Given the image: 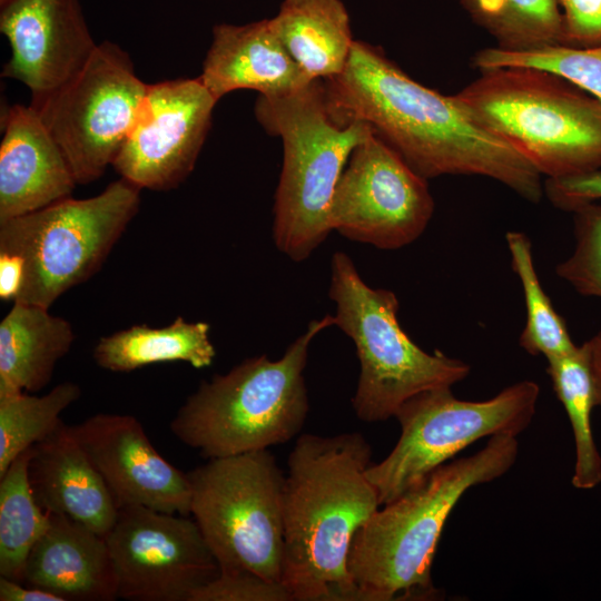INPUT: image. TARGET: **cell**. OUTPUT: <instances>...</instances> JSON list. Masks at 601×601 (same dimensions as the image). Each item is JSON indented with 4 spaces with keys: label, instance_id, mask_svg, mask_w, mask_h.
<instances>
[{
    "label": "cell",
    "instance_id": "obj_1",
    "mask_svg": "<svg viewBox=\"0 0 601 601\" xmlns=\"http://www.w3.org/2000/svg\"><path fill=\"white\" fill-rule=\"evenodd\" d=\"M323 82L336 124H368L422 177L482 176L530 203L544 196L542 176L520 154L475 125L453 95L415 81L380 47L355 40L343 71Z\"/></svg>",
    "mask_w": 601,
    "mask_h": 601
},
{
    "label": "cell",
    "instance_id": "obj_2",
    "mask_svg": "<svg viewBox=\"0 0 601 601\" xmlns=\"http://www.w3.org/2000/svg\"><path fill=\"white\" fill-rule=\"evenodd\" d=\"M372 449L359 433L302 434L283 490L282 583L297 601H357L347 556L357 529L381 506L366 476Z\"/></svg>",
    "mask_w": 601,
    "mask_h": 601
},
{
    "label": "cell",
    "instance_id": "obj_3",
    "mask_svg": "<svg viewBox=\"0 0 601 601\" xmlns=\"http://www.w3.org/2000/svg\"><path fill=\"white\" fill-rule=\"evenodd\" d=\"M518 454L516 436H491L475 454L449 461L380 506L355 532L347 556L357 601L436 599L431 569L449 515L469 489L504 475Z\"/></svg>",
    "mask_w": 601,
    "mask_h": 601
},
{
    "label": "cell",
    "instance_id": "obj_4",
    "mask_svg": "<svg viewBox=\"0 0 601 601\" xmlns=\"http://www.w3.org/2000/svg\"><path fill=\"white\" fill-rule=\"evenodd\" d=\"M335 325L327 314L313 319L284 355L249 357L225 374L201 381L169 428L205 459L225 457L284 444L303 428L309 411L304 370L312 341Z\"/></svg>",
    "mask_w": 601,
    "mask_h": 601
},
{
    "label": "cell",
    "instance_id": "obj_5",
    "mask_svg": "<svg viewBox=\"0 0 601 601\" xmlns=\"http://www.w3.org/2000/svg\"><path fill=\"white\" fill-rule=\"evenodd\" d=\"M454 96L480 128L520 154L545 178L601 168V102L549 71L504 67Z\"/></svg>",
    "mask_w": 601,
    "mask_h": 601
},
{
    "label": "cell",
    "instance_id": "obj_6",
    "mask_svg": "<svg viewBox=\"0 0 601 601\" xmlns=\"http://www.w3.org/2000/svg\"><path fill=\"white\" fill-rule=\"evenodd\" d=\"M254 114L283 142L273 207V239L294 262L308 258L332 231L329 207L353 150L374 130L363 121L336 124L322 79L282 96L256 99Z\"/></svg>",
    "mask_w": 601,
    "mask_h": 601
},
{
    "label": "cell",
    "instance_id": "obj_7",
    "mask_svg": "<svg viewBox=\"0 0 601 601\" xmlns=\"http://www.w3.org/2000/svg\"><path fill=\"white\" fill-rule=\"evenodd\" d=\"M140 206V188L120 178L100 194L71 197L0 223V264L20 277L14 303L49 308L102 266Z\"/></svg>",
    "mask_w": 601,
    "mask_h": 601
},
{
    "label": "cell",
    "instance_id": "obj_8",
    "mask_svg": "<svg viewBox=\"0 0 601 601\" xmlns=\"http://www.w3.org/2000/svg\"><path fill=\"white\" fill-rule=\"evenodd\" d=\"M328 296L336 306L335 325L356 347L359 376L352 405L361 421L394 417L414 395L452 387L470 374L465 362L415 344L398 322L396 295L370 287L344 252L332 256Z\"/></svg>",
    "mask_w": 601,
    "mask_h": 601
},
{
    "label": "cell",
    "instance_id": "obj_9",
    "mask_svg": "<svg viewBox=\"0 0 601 601\" xmlns=\"http://www.w3.org/2000/svg\"><path fill=\"white\" fill-rule=\"evenodd\" d=\"M187 476L190 515L220 570L282 583L285 474L268 449L208 459Z\"/></svg>",
    "mask_w": 601,
    "mask_h": 601
},
{
    "label": "cell",
    "instance_id": "obj_10",
    "mask_svg": "<svg viewBox=\"0 0 601 601\" xmlns=\"http://www.w3.org/2000/svg\"><path fill=\"white\" fill-rule=\"evenodd\" d=\"M540 395L534 381L503 388L484 401L460 400L451 387L424 391L404 402L394 417L401 435L366 476L381 506L421 483L472 443L486 436H518L532 422Z\"/></svg>",
    "mask_w": 601,
    "mask_h": 601
},
{
    "label": "cell",
    "instance_id": "obj_11",
    "mask_svg": "<svg viewBox=\"0 0 601 601\" xmlns=\"http://www.w3.org/2000/svg\"><path fill=\"white\" fill-rule=\"evenodd\" d=\"M147 83L129 55L104 41L82 70L58 90L31 99L77 185L100 178L112 165L141 107Z\"/></svg>",
    "mask_w": 601,
    "mask_h": 601
},
{
    "label": "cell",
    "instance_id": "obj_12",
    "mask_svg": "<svg viewBox=\"0 0 601 601\" xmlns=\"http://www.w3.org/2000/svg\"><path fill=\"white\" fill-rule=\"evenodd\" d=\"M433 213L427 179L373 131L336 185L329 225L347 239L391 250L416 240Z\"/></svg>",
    "mask_w": 601,
    "mask_h": 601
},
{
    "label": "cell",
    "instance_id": "obj_13",
    "mask_svg": "<svg viewBox=\"0 0 601 601\" xmlns=\"http://www.w3.org/2000/svg\"><path fill=\"white\" fill-rule=\"evenodd\" d=\"M190 515L142 505L118 510L106 534L118 598L132 601H189L220 568Z\"/></svg>",
    "mask_w": 601,
    "mask_h": 601
},
{
    "label": "cell",
    "instance_id": "obj_14",
    "mask_svg": "<svg viewBox=\"0 0 601 601\" xmlns=\"http://www.w3.org/2000/svg\"><path fill=\"white\" fill-rule=\"evenodd\" d=\"M217 101L198 77L148 85L111 166L140 189L178 187L195 167Z\"/></svg>",
    "mask_w": 601,
    "mask_h": 601
},
{
    "label": "cell",
    "instance_id": "obj_15",
    "mask_svg": "<svg viewBox=\"0 0 601 601\" xmlns=\"http://www.w3.org/2000/svg\"><path fill=\"white\" fill-rule=\"evenodd\" d=\"M70 428L104 479L118 510L142 505L190 515L187 473L160 455L136 417L99 413Z\"/></svg>",
    "mask_w": 601,
    "mask_h": 601
},
{
    "label": "cell",
    "instance_id": "obj_16",
    "mask_svg": "<svg viewBox=\"0 0 601 601\" xmlns=\"http://www.w3.org/2000/svg\"><path fill=\"white\" fill-rule=\"evenodd\" d=\"M0 31L11 47L2 77L24 83L31 99L68 83L98 46L80 0H11L1 8Z\"/></svg>",
    "mask_w": 601,
    "mask_h": 601
},
{
    "label": "cell",
    "instance_id": "obj_17",
    "mask_svg": "<svg viewBox=\"0 0 601 601\" xmlns=\"http://www.w3.org/2000/svg\"><path fill=\"white\" fill-rule=\"evenodd\" d=\"M77 185L57 141L30 106L6 110L0 145V223L71 197Z\"/></svg>",
    "mask_w": 601,
    "mask_h": 601
},
{
    "label": "cell",
    "instance_id": "obj_18",
    "mask_svg": "<svg viewBox=\"0 0 601 601\" xmlns=\"http://www.w3.org/2000/svg\"><path fill=\"white\" fill-rule=\"evenodd\" d=\"M198 78L217 100L239 89L282 96L313 81L289 56L270 19L217 23Z\"/></svg>",
    "mask_w": 601,
    "mask_h": 601
},
{
    "label": "cell",
    "instance_id": "obj_19",
    "mask_svg": "<svg viewBox=\"0 0 601 601\" xmlns=\"http://www.w3.org/2000/svg\"><path fill=\"white\" fill-rule=\"evenodd\" d=\"M29 483L40 508L106 536L118 508L104 479L63 422L32 446Z\"/></svg>",
    "mask_w": 601,
    "mask_h": 601
},
{
    "label": "cell",
    "instance_id": "obj_20",
    "mask_svg": "<svg viewBox=\"0 0 601 601\" xmlns=\"http://www.w3.org/2000/svg\"><path fill=\"white\" fill-rule=\"evenodd\" d=\"M22 583L52 592L63 601L118 598L106 538L57 513H49L47 530L29 552Z\"/></svg>",
    "mask_w": 601,
    "mask_h": 601
},
{
    "label": "cell",
    "instance_id": "obj_21",
    "mask_svg": "<svg viewBox=\"0 0 601 601\" xmlns=\"http://www.w3.org/2000/svg\"><path fill=\"white\" fill-rule=\"evenodd\" d=\"M71 324L49 308L13 303L0 323V393H36L75 341Z\"/></svg>",
    "mask_w": 601,
    "mask_h": 601
},
{
    "label": "cell",
    "instance_id": "obj_22",
    "mask_svg": "<svg viewBox=\"0 0 601 601\" xmlns=\"http://www.w3.org/2000/svg\"><path fill=\"white\" fill-rule=\"evenodd\" d=\"M270 22L309 79L325 80L345 68L355 40L342 0H284Z\"/></svg>",
    "mask_w": 601,
    "mask_h": 601
},
{
    "label": "cell",
    "instance_id": "obj_23",
    "mask_svg": "<svg viewBox=\"0 0 601 601\" xmlns=\"http://www.w3.org/2000/svg\"><path fill=\"white\" fill-rule=\"evenodd\" d=\"M209 329L206 322L189 323L181 316L162 327L132 325L100 337L92 357L101 368L117 373L164 362H186L204 368L216 356Z\"/></svg>",
    "mask_w": 601,
    "mask_h": 601
},
{
    "label": "cell",
    "instance_id": "obj_24",
    "mask_svg": "<svg viewBox=\"0 0 601 601\" xmlns=\"http://www.w3.org/2000/svg\"><path fill=\"white\" fill-rule=\"evenodd\" d=\"M552 387L571 423L575 462L572 485L591 490L601 483V455L591 430V412L597 406L594 384L584 344L573 352L546 359Z\"/></svg>",
    "mask_w": 601,
    "mask_h": 601
},
{
    "label": "cell",
    "instance_id": "obj_25",
    "mask_svg": "<svg viewBox=\"0 0 601 601\" xmlns=\"http://www.w3.org/2000/svg\"><path fill=\"white\" fill-rule=\"evenodd\" d=\"M32 446L0 476V575L22 583L27 558L49 525V513L36 501L29 483Z\"/></svg>",
    "mask_w": 601,
    "mask_h": 601
},
{
    "label": "cell",
    "instance_id": "obj_26",
    "mask_svg": "<svg viewBox=\"0 0 601 601\" xmlns=\"http://www.w3.org/2000/svg\"><path fill=\"white\" fill-rule=\"evenodd\" d=\"M474 23L508 51L562 45L563 20L556 0H459Z\"/></svg>",
    "mask_w": 601,
    "mask_h": 601
},
{
    "label": "cell",
    "instance_id": "obj_27",
    "mask_svg": "<svg viewBox=\"0 0 601 601\" xmlns=\"http://www.w3.org/2000/svg\"><path fill=\"white\" fill-rule=\"evenodd\" d=\"M80 395L73 382H62L41 396L23 391L0 393V476L20 453L58 428L60 414Z\"/></svg>",
    "mask_w": 601,
    "mask_h": 601
},
{
    "label": "cell",
    "instance_id": "obj_28",
    "mask_svg": "<svg viewBox=\"0 0 601 601\" xmlns=\"http://www.w3.org/2000/svg\"><path fill=\"white\" fill-rule=\"evenodd\" d=\"M505 239L525 299L526 321L520 346L530 355H542L546 359L573 352L578 345L539 280L530 238L521 231H508Z\"/></svg>",
    "mask_w": 601,
    "mask_h": 601
},
{
    "label": "cell",
    "instance_id": "obj_29",
    "mask_svg": "<svg viewBox=\"0 0 601 601\" xmlns=\"http://www.w3.org/2000/svg\"><path fill=\"white\" fill-rule=\"evenodd\" d=\"M479 71L524 67L552 72L601 102V45L577 48L564 45L528 51H508L497 47L477 50L471 59Z\"/></svg>",
    "mask_w": 601,
    "mask_h": 601
},
{
    "label": "cell",
    "instance_id": "obj_30",
    "mask_svg": "<svg viewBox=\"0 0 601 601\" xmlns=\"http://www.w3.org/2000/svg\"><path fill=\"white\" fill-rule=\"evenodd\" d=\"M573 213V253L555 267L556 275L579 294L601 298V200Z\"/></svg>",
    "mask_w": 601,
    "mask_h": 601
},
{
    "label": "cell",
    "instance_id": "obj_31",
    "mask_svg": "<svg viewBox=\"0 0 601 601\" xmlns=\"http://www.w3.org/2000/svg\"><path fill=\"white\" fill-rule=\"evenodd\" d=\"M189 601H293L280 582L267 580L246 570H220L197 589Z\"/></svg>",
    "mask_w": 601,
    "mask_h": 601
},
{
    "label": "cell",
    "instance_id": "obj_32",
    "mask_svg": "<svg viewBox=\"0 0 601 601\" xmlns=\"http://www.w3.org/2000/svg\"><path fill=\"white\" fill-rule=\"evenodd\" d=\"M563 20L562 45L587 48L601 45V0H556Z\"/></svg>",
    "mask_w": 601,
    "mask_h": 601
},
{
    "label": "cell",
    "instance_id": "obj_33",
    "mask_svg": "<svg viewBox=\"0 0 601 601\" xmlns=\"http://www.w3.org/2000/svg\"><path fill=\"white\" fill-rule=\"evenodd\" d=\"M543 187L544 196L554 207L572 213L585 204L601 200V168L573 176L545 178Z\"/></svg>",
    "mask_w": 601,
    "mask_h": 601
},
{
    "label": "cell",
    "instance_id": "obj_34",
    "mask_svg": "<svg viewBox=\"0 0 601 601\" xmlns=\"http://www.w3.org/2000/svg\"><path fill=\"white\" fill-rule=\"evenodd\" d=\"M0 601H63L43 589L0 577Z\"/></svg>",
    "mask_w": 601,
    "mask_h": 601
},
{
    "label": "cell",
    "instance_id": "obj_35",
    "mask_svg": "<svg viewBox=\"0 0 601 601\" xmlns=\"http://www.w3.org/2000/svg\"><path fill=\"white\" fill-rule=\"evenodd\" d=\"M583 344L589 356L594 384L595 403L597 406L601 407V331Z\"/></svg>",
    "mask_w": 601,
    "mask_h": 601
},
{
    "label": "cell",
    "instance_id": "obj_36",
    "mask_svg": "<svg viewBox=\"0 0 601 601\" xmlns=\"http://www.w3.org/2000/svg\"><path fill=\"white\" fill-rule=\"evenodd\" d=\"M11 0H0V7L3 8L7 6Z\"/></svg>",
    "mask_w": 601,
    "mask_h": 601
}]
</instances>
